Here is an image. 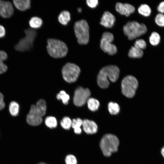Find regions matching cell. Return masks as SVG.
I'll use <instances>...</instances> for the list:
<instances>
[{
  "mask_svg": "<svg viewBox=\"0 0 164 164\" xmlns=\"http://www.w3.org/2000/svg\"><path fill=\"white\" fill-rule=\"evenodd\" d=\"M120 70L118 67L109 65L101 69L97 77V82L99 86L102 88H107L109 85V80L115 82L119 77Z\"/></svg>",
  "mask_w": 164,
  "mask_h": 164,
  "instance_id": "cell-1",
  "label": "cell"
},
{
  "mask_svg": "<svg viewBox=\"0 0 164 164\" xmlns=\"http://www.w3.org/2000/svg\"><path fill=\"white\" fill-rule=\"evenodd\" d=\"M46 106L45 101L42 99L39 100L36 105H32L27 116L26 121L32 126L38 125L42 122V117L46 113Z\"/></svg>",
  "mask_w": 164,
  "mask_h": 164,
  "instance_id": "cell-2",
  "label": "cell"
},
{
  "mask_svg": "<svg viewBox=\"0 0 164 164\" xmlns=\"http://www.w3.org/2000/svg\"><path fill=\"white\" fill-rule=\"evenodd\" d=\"M119 143V140L116 136L108 134L102 137L100 146L103 155L105 156L109 157L112 153L117 151Z\"/></svg>",
  "mask_w": 164,
  "mask_h": 164,
  "instance_id": "cell-3",
  "label": "cell"
},
{
  "mask_svg": "<svg viewBox=\"0 0 164 164\" xmlns=\"http://www.w3.org/2000/svg\"><path fill=\"white\" fill-rule=\"evenodd\" d=\"M47 43V52L51 56L54 58H60L67 55L68 48L63 42L56 39H49Z\"/></svg>",
  "mask_w": 164,
  "mask_h": 164,
  "instance_id": "cell-4",
  "label": "cell"
},
{
  "mask_svg": "<svg viewBox=\"0 0 164 164\" xmlns=\"http://www.w3.org/2000/svg\"><path fill=\"white\" fill-rule=\"evenodd\" d=\"M124 32L129 39L132 40L145 34L147 28L144 24L135 21L127 22L124 26Z\"/></svg>",
  "mask_w": 164,
  "mask_h": 164,
  "instance_id": "cell-5",
  "label": "cell"
},
{
  "mask_svg": "<svg viewBox=\"0 0 164 164\" xmlns=\"http://www.w3.org/2000/svg\"><path fill=\"white\" fill-rule=\"evenodd\" d=\"M25 36L20 40L15 46L17 51L23 52L29 50L32 48L33 43L37 35L36 31L29 28L25 30Z\"/></svg>",
  "mask_w": 164,
  "mask_h": 164,
  "instance_id": "cell-6",
  "label": "cell"
},
{
  "mask_svg": "<svg viewBox=\"0 0 164 164\" xmlns=\"http://www.w3.org/2000/svg\"><path fill=\"white\" fill-rule=\"evenodd\" d=\"M74 31L78 43L81 45L87 44L89 41V27L87 22L82 19L75 23Z\"/></svg>",
  "mask_w": 164,
  "mask_h": 164,
  "instance_id": "cell-7",
  "label": "cell"
},
{
  "mask_svg": "<svg viewBox=\"0 0 164 164\" xmlns=\"http://www.w3.org/2000/svg\"><path fill=\"white\" fill-rule=\"evenodd\" d=\"M138 85L137 79L132 76L125 77L121 82V90L123 94L128 98L133 97Z\"/></svg>",
  "mask_w": 164,
  "mask_h": 164,
  "instance_id": "cell-8",
  "label": "cell"
},
{
  "mask_svg": "<svg viewBox=\"0 0 164 164\" xmlns=\"http://www.w3.org/2000/svg\"><path fill=\"white\" fill-rule=\"evenodd\" d=\"M80 71V69L77 65L71 63L66 64L62 70L63 79L69 83H73L76 81Z\"/></svg>",
  "mask_w": 164,
  "mask_h": 164,
  "instance_id": "cell-9",
  "label": "cell"
},
{
  "mask_svg": "<svg viewBox=\"0 0 164 164\" xmlns=\"http://www.w3.org/2000/svg\"><path fill=\"white\" fill-rule=\"evenodd\" d=\"M114 39L113 35L111 32H107L103 33L101 40V48L104 52L107 53L110 55H114L117 52L116 47L111 43Z\"/></svg>",
  "mask_w": 164,
  "mask_h": 164,
  "instance_id": "cell-10",
  "label": "cell"
},
{
  "mask_svg": "<svg viewBox=\"0 0 164 164\" xmlns=\"http://www.w3.org/2000/svg\"><path fill=\"white\" fill-rule=\"evenodd\" d=\"M91 94L89 90L81 87L77 88L74 93L73 102L77 106H81L85 104Z\"/></svg>",
  "mask_w": 164,
  "mask_h": 164,
  "instance_id": "cell-11",
  "label": "cell"
},
{
  "mask_svg": "<svg viewBox=\"0 0 164 164\" xmlns=\"http://www.w3.org/2000/svg\"><path fill=\"white\" fill-rule=\"evenodd\" d=\"M13 13L14 9L11 2L0 0V16L5 18H9Z\"/></svg>",
  "mask_w": 164,
  "mask_h": 164,
  "instance_id": "cell-12",
  "label": "cell"
},
{
  "mask_svg": "<svg viewBox=\"0 0 164 164\" xmlns=\"http://www.w3.org/2000/svg\"><path fill=\"white\" fill-rule=\"evenodd\" d=\"M115 8L116 11L121 14L126 16H129L135 11L134 6L128 3L118 2L116 4Z\"/></svg>",
  "mask_w": 164,
  "mask_h": 164,
  "instance_id": "cell-13",
  "label": "cell"
},
{
  "mask_svg": "<svg viewBox=\"0 0 164 164\" xmlns=\"http://www.w3.org/2000/svg\"><path fill=\"white\" fill-rule=\"evenodd\" d=\"M115 21L114 16L110 12L106 11L104 13L100 23L106 28H111L114 26Z\"/></svg>",
  "mask_w": 164,
  "mask_h": 164,
  "instance_id": "cell-14",
  "label": "cell"
},
{
  "mask_svg": "<svg viewBox=\"0 0 164 164\" xmlns=\"http://www.w3.org/2000/svg\"><path fill=\"white\" fill-rule=\"evenodd\" d=\"M82 125L84 131L87 134H94L97 131V126L93 121L87 119H84L83 120Z\"/></svg>",
  "mask_w": 164,
  "mask_h": 164,
  "instance_id": "cell-15",
  "label": "cell"
},
{
  "mask_svg": "<svg viewBox=\"0 0 164 164\" xmlns=\"http://www.w3.org/2000/svg\"><path fill=\"white\" fill-rule=\"evenodd\" d=\"M13 3L16 8L21 11H24L30 7L29 0H14Z\"/></svg>",
  "mask_w": 164,
  "mask_h": 164,
  "instance_id": "cell-16",
  "label": "cell"
},
{
  "mask_svg": "<svg viewBox=\"0 0 164 164\" xmlns=\"http://www.w3.org/2000/svg\"><path fill=\"white\" fill-rule=\"evenodd\" d=\"M59 22L64 25H67L70 20V14L67 11H63L59 14L58 17Z\"/></svg>",
  "mask_w": 164,
  "mask_h": 164,
  "instance_id": "cell-17",
  "label": "cell"
},
{
  "mask_svg": "<svg viewBox=\"0 0 164 164\" xmlns=\"http://www.w3.org/2000/svg\"><path fill=\"white\" fill-rule=\"evenodd\" d=\"M143 54L142 50L135 46H132L128 53V56L132 58H140L142 57Z\"/></svg>",
  "mask_w": 164,
  "mask_h": 164,
  "instance_id": "cell-18",
  "label": "cell"
},
{
  "mask_svg": "<svg viewBox=\"0 0 164 164\" xmlns=\"http://www.w3.org/2000/svg\"><path fill=\"white\" fill-rule=\"evenodd\" d=\"M8 58L6 53L4 51L0 50V74L5 72L7 70L6 65L4 63L3 61Z\"/></svg>",
  "mask_w": 164,
  "mask_h": 164,
  "instance_id": "cell-19",
  "label": "cell"
},
{
  "mask_svg": "<svg viewBox=\"0 0 164 164\" xmlns=\"http://www.w3.org/2000/svg\"><path fill=\"white\" fill-rule=\"evenodd\" d=\"M9 109L10 114L12 116H16L19 113V104L15 101H12L9 104Z\"/></svg>",
  "mask_w": 164,
  "mask_h": 164,
  "instance_id": "cell-20",
  "label": "cell"
},
{
  "mask_svg": "<svg viewBox=\"0 0 164 164\" xmlns=\"http://www.w3.org/2000/svg\"><path fill=\"white\" fill-rule=\"evenodd\" d=\"M82 123L83 120L79 118L72 120L71 127L74 129L75 133L77 134L81 133L82 130L80 127L82 125Z\"/></svg>",
  "mask_w": 164,
  "mask_h": 164,
  "instance_id": "cell-21",
  "label": "cell"
},
{
  "mask_svg": "<svg viewBox=\"0 0 164 164\" xmlns=\"http://www.w3.org/2000/svg\"><path fill=\"white\" fill-rule=\"evenodd\" d=\"M88 108L92 111H95L98 108L100 103L99 101L95 98H90L87 101Z\"/></svg>",
  "mask_w": 164,
  "mask_h": 164,
  "instance_id": "cell-22",
  "label": "cell"
},
{
  "mask_svg": "<svg viewBox=\"0 0 164 164\" xmlns=\"http://www.w3.org/2000/svg\"><path fill=\"white\" fill-rule=\"evenodd\" d=\"M30 26L32 29H37L42 25L43 21L42 19L37 17H33L31 18L29 22Z\"/></svg>",
  "mask_w": 164,
  "mask_h": 164,
  "instance_id": "cell-23",
  "label": "cell"
},
{
  "mask_svg": "<svg viewBox=\"0 0 164 164\" xmlns=\"http://www.w3.org/2000/svg\"><path fill=\"white\" fill-rule=\"evenodd\" d=\"M138 11L139 14L145 16H149L151 12L150 7L147 5L143 4L141 5L138 8Z\"/></svg>",
  "mask_w": 164,
  "mask_h": 164,
  "instance_id": "cell-24",
  "label": "cell"
},
{
  "mask_svg": "<svg viewBox=\"0 0 164 164\" xmlns=\"http://www.w3.org/2000/svg\"><path fill=\"white\" fill-rule=\"evenodd\" d=\"M161 39L159 34L156 32H152L149 38V41L152 45L156 46L159 44Z\"/></svg>",
  "mask_w": 164,
  "mask_h": 164,
  "instance_id": "cell-25",
  "label": "cell"
},
{
  "mask_svg": "<svg viewBox=\"0 0 164 164\" xmlns=\"http://www.w3.org/2000/svg\"><path fill=\"white\" fill-rule=\"evenodd\" d=\"M108 107L109 111L111 114H116L120 111L119 106L116 103L111 102L108 104Z\"/></svg>",
  "mask_w": 164,
  "mask_h": 164,
  "instance_id": "cell-26",
  "label": "cell"
},
{
  "mask_svg": "<svg viewBox=\"0 0 164 164\" xmlns=\"http://www.w3.org/2000/svg\"><path fill=\"white\" fill-rule=\"evenodd\" d=\"M45 122L48 127L52 128H56L57 125V121L56 118L53 116H48L45 119Z\"/></svg>",
  "mask_w": 164,
  "mask_h": 164,
  "instance_id": "cell-27",
  "label": "cell"
},
{
  "mask_svg": "<svg viewBox=\"0 0 164 164\" xmlns=\"http://www.w3.org/2000/svg\"><path fill=\"white\" fill-rule=\"evenodd\" d=\"M56 97L58 100H61L64 104L67 105L68 103L70 96L64 91H60L59 93L56 95Z\"/></svg>",
  "mask_w": 164,
  "mask_h": 164,
  "instance_id": "cell-28",
  "label": "cell"
},
{
  "mask_svg": "<svg viewBox=\"0 0 164 164\" xmlns=\"http://www.w3.org/2000/svg\"><path fill=\"white\" fill-rule=\"evenodd\" d=\"M60 124L63 128L69 130L72 126V121L69 117H65L60 121Z\"/></svg>",
  "mask_w": 164,
  "mask_h": 164,
  "instance_id": "cell-29",
  "label": "cell"
},
{
  "mask_svg": "<svg viewBox=\"0 0 164 164\" xmlns=\"http://www.w3.org/2000/svg\"><path fill=\"white\" fill-rule=\"evenodd\" d=\"M156 24L160 27H164V15L159 13L156 16L155 19Z\"/></svg>",
  "mask_w": 164,
  "mask_h": 164,
  "instance_id": "cell-30",
  "label": "cell"
},
{
  "mask_svg": "<svg viewBox=\"0 0 164 164\" xmlns=\"http://www.w3.org/2000/svg\"><path fill=\"white\" fill-rule=\"evenodd\" d=\"M135 46L141 50L145 49L146 47V43L143 39H140L136 40L134 43Z\"/></svg>",
  "mask_w": 164,
  "mask_h": 164,
  "instance_id": "cell-31",
  "label": "cell"
},
{
  "mask_svg": "<svg viewBox=\"0 0 164 164\" xmlns=\"http://www.w3.org/2000/svg\"><path fill=\"white\" fill-rule=\"evenodd\" d=\"M66 164H77V161L76 157L72 155H67L65 160Z\"/></svg>",
  "mask_w": 164,
  "mask_h": 164,
  "instance_id": "cell-32",
  "label": "cell"
},
{
  "mask_svg": "<svg viewBox=\"0 0 164 164\" xmlns=\"http://www.w3.org/2000/svg\"><path fill=\"white\" fill-rule=\"evenodd\" d=\"M87 5L91 8H95L98 4L97 0H87L86 1Z\"/></svg>",
  "mask_w": 164,
  "mask_h": 164,
  "instance_id": "cell-33",
  "label": "cell"
},
{
  "mask_svg": "<svg viewBox=\"0 0 164 164\" xmlns=\"http://www.w3.org/2000/svg\"><path fill=\"white\" fill-rule=\"evenodd\" d=\"M157 9L160 13H164V1L161 2L159 4L157 7Z\"/></svg>",
  "mask_w": 164,
  "mask_h": 164,
  "instance_id": "cell-34",
  "label": "cell"
},
{
  "mask_svg": "<svg viewBox=\"0 0 164 164\" xmlns=\"http://www.w3.org/2000/svg\"><path fill=\"white\" fill-rule=\"evenodd\" d=\"M5 105V103L4 101L3 95L0 92V111L4 109Z\"/></svg>",
  "mask_w": 164,
  "mask_h": 164,
  "instance_id": "cell-35",
  "label": "cell"
},
{
  "mask_svg": "<svg viewBox=\"0 0 164 164\" xmlns=\"http://www.w3.org/2000/svg\"><path fill=\"white\" fill-rule=\"evenodd\" d=\"M5 34V31L4 27L0 25V38L4 37Z\"/></svg>",
  "mask_w": 164,
  "mask_h": 164,
  "instance_id": "cell-36",
  "label": "cell"
},
{
  "mask_svg": "<svg viewBox=\"0 0 164 164\" xmlns=\"http://www.w3.org/2000/svg\"><path fill=\"white\" fill-rule=\"evenodd\" d=\"M161 152L162 156L164 157V147L162 149Z\"/></svg>",
  "mask_w": 164,
  "mask_h": 164,
  "instance_id": "cell-37",
  "label": "cell"
},
{
  "mask_svg": "<svg viewBox=\"0 0 164 164\" xmlns=\"http://www.w3.org/2000/svg\"><path fill=\"white\" fill-rule=\"evenodd\" d=\"M82 9L80 8H79L78 9V11L79 12H81Z\"/></svg>",
  "mask_w": 164,
  "mask_h": 164,
  "instance_id": "cell-38",
  "label": "cell"
},
{
  "mask_svg": "<svg viewBox=\"0 0 164 164\" xmlns=\"http://www.w3.org/2000/svg\"><path fill=\"white\" fill-rule=\"evenodd\" d=\"M38 164H46L45 163H44V162H40L39 163H38Z\"/></svg>",
  "mask_w": 164,
  "mask_h": 164,
  "instance_id": "cell-39",
  "label": "cell"
}]
</instances>
